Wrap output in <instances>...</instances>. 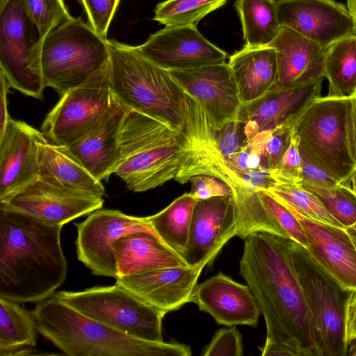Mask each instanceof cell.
<instances>
[{
	"label": "cell",
	"mask_w": 356,
	"mask_h": 356,
	"mask_svg": "<svg viewBox=\"0 0 356 356\" xmlns=\"http://www.w3.org/2000/svg\"><path fill=\"white\" fill-rule=\"evenodd\" d=\"M239 269L265 319L266 341L292 347L302 356H324L287 238L267 232L248 236Z\"/></svg>",
	"instance_id": "1"
},
{
	"label": "cell",
	"mask_w": 356,
	"mask_h": 356,
	"mask_svg": "<svg viewBox=\"0 0 356 356\" xmlns=\"http://www.w3.org/2000/svg\"><path fill=\"white\" fill-rule=\"evenodd\" d=\"M62 227L0 206V297L40 302L64 283Z\"/></svg>",
	"instance_id": "2"
},
{
	"label": "cell",
	"mask_w": 356,
	"mask_h": 356,
	"mask_svg": "<svg viewBox=\"0 0 356 356\" xmlns=\"http://www.w3.org/2000/svg\"><path fill=\"white\" fill-rule=\"evenodd\" d=\"M192 152L185 129L177 132L154 118L128 110L113 174L134 192L151 190L171 179L184 184L191 178Z\"/></svg>",
	"instance_id": "3"
},
{
	"label": "cell",
	"mask_w": 356,
	"mask_h": 356,
	"mask_svg": "<svg viewBox=\"0 0 356 356\" xmlns=\"http://www.w3.org/2000/svg\"><path fill=\"white\" fill-rule=\"evenodd\" d=\"M38 332L69 356H190V346L149 341L88 317L54 296L32 312Z\"/></svg>",
	"instance_id": "4"
},
{
	"label": "cell",
	"mask_w": 356,
	"mask_h": 356,
	"mask_svg": "<svg viewBox=\"0 0 356 356\" xmlns=\"http://www.w3.org/2000/svg\"><path fill=\"white\" fill-rule=\"evenodd\" d=\"M111 83L115 99L166 124L177 132L186 126L183 89L169 72L144 56L136 46L108 40Z\"/></svg>",
	"instance_id": "5"
},
{
	"label": "cell",
	"mask_w": 356,
	"mask_h": 356,
	"mask_svg": "<svg viewBox=\"0 0 356 356\" xmlns=\"http://www.w3.org/2000/svg\"><path fill=\"white\" fill-rule=\"evenodd\" d=\"M353 99L320 96L292 124L300 151L341 183L356 168Z\"/></svg>",
	"instance_id": "6"
},
{
	"label": "cell",
	"mask_w": 356,
	"mask_h": 356,
	"mask_svg": "<svg viewBox=\"0 0 356 356\" xmlns=\"http://www.w3.org/2000/svg\"><path fill=\"white\" fill-rule=\"evenodd\" d=\"M110 57L108 40L98 35L81 17H70L41 40L45 86L60 95L86 81Z\"/></svg>",
	"instance_id": "7"
},
{
	"label": "cell",
	"mask_w": 356,
	"mask_h": 356,
	"mask_svg": "<svg viewBox=\"0 0 356 356\" xmlns=\"http://www.w3.org/2000/svg\"><path fill=\"white\" fill-rule=\"evenodd\" d=\"M298 279L323 348L324 356L347 355L345 319L353 291L339 284L312 258L307 250L287 238Z\"/></svg>",
	"instance_id": "8"
},
{
	"label": "cell",
	"mask_w": 356,
	"mask_h": 356,
	"mask_svg": "<svg viewBox=\"0 0 356 356\" xmlns=\"http://www.w3.org/2000/svg\"><path fill=\"white\" fill-rule=\"evenodd\" d=\"M54 296L83 314L127 335L145 341H163L162 321L167 313L118 283L81 291H62Z\"/></svg>",
	"instance_id": "9"
},
{
	"label": "cell",
	"mask_w": 356,
	"mask_h": 356,
	"mask_svg": "<svg viewBox=\"0 0 356 356\" xmlns=\"http://www.w3.org/2000/svg\"><path fill=\"white\" fill-rule=\"evenodd\" d=\"M115 101L109 59L86 81L61 95L46 116L42 132L51 143L70 146L97 127Z\"/></svg>",
	"instance_id": "10"
},
{
	"label": "cell",
	"mask_w": 356,
	"mask_h": 356,
	"mask_svg": "<svg viewBox=\"0 0 356 356\" xmlns=\"http://www.w3.org/2000/svg\"><path fill=\"white\" fill-rule=\"evenodd\" d=\"M41 38L23 0H1L0 71L11 88L40 99L46 87L40 62Z\"/></svg>",
	"instance_id": "11"
},
{
	"label": "cell",
	"mask_w": 356,
	"mask_h": 356,
	"mask_svg": "<svg viewBox=\"0 0 356 356\" xmlns=\"http://www.w3.org/2000/svg\"><path fill=\"white\" fill-rule=\"evenodd\" d=\"M74 225L77 230L75 243L79 260L92 275L115 279L113 245L120 237L134 232H146L158 237L147 217L129 216L118 210L97 209Z\"/></svg>",
	"instance_id": "12"
},
{
	"label": "cell",
	"mask_w": 356,
	"mask_h": 356,
	"mask_svg": "<svg viewBox=\"0 0 356 356\" xmlns=\"http://www.w3.org/2000/svg\"><path fill=\"white\" fill-rule=\"evenodd\" d=\"M102 197H97L60 187L39 176L21 188L0 206L33 216L56 226L101 209Z\"/></svg>",
	"instance_id": "13"
},
{
	"label": "cell",
	"mask_w": 356,
	"mask_h": 356,
	"mask_svg": "<svg viewBox=\"0 0 356 356\" xmlns=\"http://www.w3.org/2000/svg\"><path fill=\"white\" fill-rule=\"evenodd\" d=\"M166 70H185L225 62L227 54L209 42L196 25L166 26L136 46Z\"/></svg>",
	"instance_id": "14"
},
{
	"label": "cell",
	"mask_w": 356,
	"mask_h": 356,
	"mask_svg": "<svg viewBox=\"0 0 356 356\" xmlns=\"http://www.w3.org/2000/svg\"><path fill=\"white\" fill-rule=\"evenodd\" d=\"M168 71L200 103L216 131L238 119L243 104L227 63Z\"/></svg>",
	"instance_id": "15"
},
{
	"label": "cell",
	"mask_w": 356,
	"mask_h": 356,
	"mask_svg": "<svg viewBox=\"0 0 356 356\" xmlns=\"http://www.w3.org/2000/svg\"><path fill=\"white\" fill-rule=\"evenodd\" d=\"M238 215L233 195L197 200L181 257L190 266L209 264L236 236Z\"/></svg>",
	"instance_id": "16"
},
{
	"label": "cell",
	"mask_w": 356,
	"mask_h": 356,
	"mask_svg": "<svg viewBox=\"0 0 356 356\" xmlns=\"http://www.w3.org/2000/svg\"><path fill=\"white\" fill-rule=\"evenodd\" d=\"M280 24L323 47L356 34L347 6L334 0H281L275 1Z\"/></svg>",
	"instance_id": "17"
},
{
	"label": "cell",
	"mask_w": 356,
	"mask_h": 356,
	"mask_svg": "<svg viewBox=\"0 0 356 356\" xmlns=\"http://www.w3.org/2000/svg\"><path fill=\"white\" fill-rule=\"evenodd\" d=\"M279 201L302 225L309 243L306 249L312 258L343 288L356 291V250L346 229L309 218Z\"/></svg>",
	"instance_id": "18"
},
{
	"label": "cell",
	"mask_w": 356,
	"mask_h": 356,
	"mask_svg": "<svg viewBox=\"0 0 356 356\" xmlns=\"http://www.w3.org/2000/svg\"><path fill=\"white\" fill-rule=\"evenodd\" d=\"M323 80L273 88L261 97L243 105L238 118L245 124L247 142L258 134L271 131L280 124L291 126L311 102L321 96Z\"/></svg>",
	"instance_id": "19"
},
{
	"label": "cell",
	"mask_w": 356,
	"mask_h": 356,
	"mask_svg": "<svg viewBox=\"0 0 356 356\" xmlns=\"http://www.w3.org/2000/svg\"><path fill=\"white\" fill-rule=\"evenodd\" d=\"M204 265L143 271L116 278L139 298L166 313L192 302L193 294Z\"/></svg>",
	"instance_id": "20"
},
{
	"label": "cell",
	"mask_w": 356,
	"mask_h": 356,
	"mask_svg": "<svg viewBox=\"0 0 356 356\" xmlns=\"http://www.w3.org/2000/svg\"><path fill=\"white\" fill-rule=\"evenodd\" d=\"M192 302L218 324L226 326L256 327L261 314L248 285L238 283L222 272L197 284Z\"/></svg>",
	"instance_id": "21"
},
{
	"label": "cell",
	"mask_w": 356,
	"mask_h": 356,
	"mask_svg": "<svg viewBox=\"0 0 356 356\" xmlns=\"http://www.w3.org/2000/svg\"><path fill=\"white\" fill-rule=\"evenodd\" d=\"M40 132L23 121L8 120L0 136V202L39 176Z\"/></svg>",
	"instance_id": "22"
},
{
	"label": "cell",
	"mask_w": 356,
	"mask_h": 356,
	"mask_svg": "<svg viewBox=\"0 0 356 356\" xmlns=\"http://www.w3.org/2000/svg\"><path fill=\"white\" fill-rule=\"evenodd\" d=\"M268 44L276 52L277 76L274 88L300 86L325 78V47L318 43L281 26Z\"/></svg>",
	"instance_id": "23"
},
{
	"label": "cell",
	"mask_w": 356,
	"mask_h": 356,
	"mask_svg": "<svg viewBox=\"0 0 356 356\" xmlns=\"http://www.w3.org/2000/svg\"><path fill=\"white\" fill-rule=\"evenodd\" d=\"M127 109L116 99L106 118L84 137L66 147L97 179L113 173L120 158V137Z\"/></svg>",
	"instance_id": "24"
},
{
	"label": "cell",
	"mask_w": 356,
	"mask_h": 356,
	"mask_svg": "<svg viewBox=\"0 0 356 356\" xmlns=\"http://www.w3.org/2000/svg\"><path fill=\"white\" fill-rule=\"evenodd\" d=\"M227 63L243 105L261 97L276 84V52L270 44L245 45L229 56Z\"/></svg>",
	"instance_id": "25"
},
{
	"label": "cell",
	"mask_w": 356,
	"mask_h": 356,
	"mask_svg": "<svg viewBox=\"0 0 356 356\" xmlns=\"http://www.w3.org/2000/svg\"><path fill=\"white\" fill-rule=\"evenodd\" d=\"M117 277L143 271L188 266L184 258L158 237L134 232L120 237L113 245Z\"/></svg>",
	"instance_id": "26"
},
{
	"label": "cell",
	"mask_w": 356,
	"mask_h": 356,
	"mask_svg": "<svg viewBox=\"0 0 356 356\" xmlns=\"http://www.w3.org/2000/svg\"><path fill=\"white\" fill-rule=\"evenodd\" d=\"M39 177L67 189L102 197L105 188L65 146L49 142L40 131L37 140Z\"/></svg>",
	"instance_id": "27"
},
{
	"label": "cell",
	"mask_w": 356,
	"mask_h": 356,
	"mask_svg": "<svg viewBox=\"0 0 356 356\" xmlns=\"http://www.w3.org/2000/svg\"><path fill=\"white\" fill-rule=\"evenodd\" d=\"M323 75L329 82L327 96H356V34L342 38L325 48Z\"/></svg>",
	"instance_id": "28"
},
{
	"label": "cell",
	"mask_w": 356,
	"mask_h": 356,
	"mask_svg": "<svg viewBox=\"0 0 356 356\" xmlns=\"http://www.w3.org/2000/svg\"><path fill=\"white\" fill-rule=\"evenodd\" d=\"M197 200L190 192L185 193L159 213L147 217L159 238L180 256L187 246Z\"/></svg>",
	"instance_id": "29"
},
{
	"label": "cell",
	"mask_w": 356,
	"mask_h": 356,
	"mask_svg": "<svg viewBox=\"0 0 356 356\" xmlns=\"http://www.w3.org/2000/svg\"><path fill=\"white\" fill-rule=\"evenodd\" d=\"M18 303L0 297L1 356H10L18 349L36 345L38 330L33 314Z\"/></svg>",
	"instance_id": "30"
},
{
	"label": "cell",
	"mask_w": 356,
	"mask_h": 356,
	"mask_svg": "<svg viewBox=\"0 0 356 356\" xmlns=\"http://www.w3.org/2000/svg\"><path fill=\"white\" fill-rule=\"evenodd\" d=\"M247 46L266 45L277 35L280 24L276 3L272 0H236Z\"/></svg>",
	"instance_id": "31"
},
{
	"label": "cell",
	"mask_w": 356,
	"mask_h": 356,
	"mask_svg": "<svg viewBox=\"0 0 356 356\" xmlns=\"http://www.w3.org/2000/svg\"><path fill=\"white\" fill-rule=\"evenodd\" d=\"M238 221L236 236L245 239L257 232L287 238L286 234L261 202L258 191L243 186L232 188Z\"/></svg>",
	"instance_id": "32"
},
{
	"label": "cell",
	"mask_w": 356,
	"mask_h": 356,
	"mask_svg": "<svg viewBox=\"0 0 356 356\" xmlns=\"http://www.w3.org/2000/svg\"><path fill=\"white\" fill-rule=\"evenodd\" d=\"M227 0H165L157 4L153 20L166 26L197 24Z\"/></svg>",
	"instance_id": "33"
},
{
	"label": "cell",
	"mask_w": 356,
	"mask_h": 356,
	"mask_svg": "<svg viewBox=\"0 0 356 356\" xmlns=\"http://www.w3.org/2000/svg\"><path fill=\"white\" fill-rule=\"evenodd\" d=\"M266 191L309 218L345 228L326 209L316 196L298 184L275 183Z\"/></svg>",
	"instance_id": "34"
},
{
	"label": "cell",
	"mask_w": 356,
	"mask_h": 356,
	"mask_svg": "<svg viewBox=\"0 0 356 356\" xmlns=\"http://www.w3.org/2000/svg\"><path fill=\"white\" fill-rule=\"evenodd\" d=\"M313 193L345 228L356 222V193L348 182L324 188L298 184Z\"/></svg>",
	"instance_id": "35"
},
{
	"label": "cell",
	"mask_w": 356,
	"mask_h": 356,
	"mask_svg": "<svg viewBox=\"0 0 356 356\" xmlns=\"http://www.w3.org/2000/svg\"><path fill=\"white\" fill-rule=\"evenodd\" d=\"M28 16L35 25L41 40L55 27L72 16L63 0H23Z\"/></svg>",
	"instance_id": "36"
},
{
	"label": "cell",
	"mask_w": 356,
	"mask_h": 356,
	"mask_svg": "<svg viewBox=\"0 0 356 356\" xmlns=\"http://www.w3.org/2000/svg\"><path fill=\"white\" fill-rule=\"evenodd\" d=\"M258 194L263 205L285 232L287 238L308 248L309 243L305 230L294 214L266 191H258Z\"/></svg>",
	"instance_id": "37"
},
{
	"label": "cell",
	"mask_w": 356,
	"mask_h": 356,
	"mask_svg": "<svg viewBox=\"0 0 356 356\" xmlns=\"http://www.w3.org/2000/svg\"><path fill=\"white\" fill-rule=\"evenodd\" d=\"M87 15L88 24L106 38L108 29L120 0H79Z\"/></svg>",
	"instance_id": "38"
},
{
	"label": "cell",
	"mask_w": 356,
	"mask_h": 356,
	"mask_svg": "<svg viewBox=\"0 0 356 356\" xmlns=\"http://www.w3.org/2000/svg\"><path fill=\"white\" fill-rule=\"evenodd\" d=\"M243 354L242 337L235 327L218 330L211 342L204 347L202 356H241Z\"/></svg>",
	"instance_id": "39"
},
{
	"label": "cell",
	"mask_w": 356,
	"mask_h": 356,
	"mask_svg": "<svg viewBox=\"0 0 356 356\" xmlns=\"http://www.w3.org/2000/svg\"><path fill=\"white\" fill-rule=\"evenodd\" d=\"M302 165V156L296 137L292 134L290 143L277 168L270 172L275 183L297 184Z\"/></svg>",
	"instance_id": "40"
},
{
	"label": "cell",
	"mask_w": 356,
	"mask_h": 356,
	"mask_svg": "<svg viewBox=\"0 0 356 356\" xmlns=\"http://www.w3.org/2000/svg\"><path fill=\"white\" fill-rule=\"evenodd\" d=\"M216 140L218 150L227 161L247 143L244 123L238 118L229 122L216 131Z\"/></svg>",
	"instance_id": "41"
},
{
	"label": "cell",
	"mask_w": 356,
	"mask_h": 356,
	"mask_svg": "<svg viewBox=\"0 0 356 356\" xmlns=\"http://www.w3.org/2000/svg\"><path fill=\"white\" fill-rule=\"evenodd\" d=\"M292 134V127L289 124H280L269 131L265 144V157L270 172L278 165L290 143Z\"/></svg>",
	"instance_id": "42"
},
{
	"label": "cell",
	"mask_w": 356,
	"mask_h": 356,
	"mask_svg": "<svg viewBox=\"0 0 356 356\" xmlns=\"http://www.w3.org/2000/svg\"><path fill=\"white\" fill-rule=\"evenodd\" d=\"M188 181L191 184L190 193L197 200L232 194V188L229 184L213 175H195L191 177Z\"/></svg>",
	"instance_id": "43"
},
{
	"label": "cell",
	"mask_w": 356,
	"mask_h": 356,
	"mask_svg": "<svg viewBox=\"0 0 356 356\" xmlns=\"http://www.w3.org/2000/svg\"><path fill=\"white\" fill-rule=\"evenodd\" d=\"M302 165L297 184H306L318 188H329L337 186L338 181L325 170L302 154Z\"/></svg>",
	"instance_id": "44"
},
{
	"label": "cell",
	"mask_w": 356,
	"mask_h": 356,
	"mask_svg": "<svg viewBox=\"0 0 356 356\" xmlns=\"http://www.w3.org/2000/svg\"><path fill=\"white\" fill-rule=\"evenodd\" d=\"M243 186L254 191H266L275 181L270 172L262 168L250 170L239 174Z\"/></svg>",
	"instance_id": "45"
},
{
	"label": "cell",
	"mask_w": 356,
	"mask_h": 356,
	"mask_svg": "<svg viewBox=\"0 0 356 356\" xmlns=\"http://www.w3.org/2000/svg\"><path fill=\"white\" fill-rule=\"evenodd\" d=\"M346 339L349 343L356 338V291H352L348 299L345 319Z\"/></svg>",
	"instance_id": "46"
},
{
	"label": "cell",
	"mask_w": 356,
	"mask_h": 356,
	"mask_svg": "<svg viewBox=\"0 0 356 356\" xmlns=\"http://www.w3.org/2000/svg\"><path fill=\"white\" fill-rule=\"evenodd\" d=\"M0 136L3 134L10 116L8 112L7 94L10 86L4 75L0 71Z\"/></svg>",
	"instance_id": "47"
},
{
	"label": "cell",
	"mask_w": 356,
	"mask_h": 356,
	"mask_svg": "<svg viewBox=\"0 0 356 356\" xmlns=\"http://www.w3.org/2000/svg\"><path fill=\"white\" fill-rule=\"evenodd\" d=\"M259 349L263 356H302L298 350L292 347L270 341H266Z\"/></svg>",
	"instance_id": "48"
},
{
	"label": "cell",
	"mask_w": 356,
	"mask_h": 356,
	"mask_svg": "<svg viewBox=\"0 0 356 356\" xmlns=\"http://www.w3.org/2000/svg\"><path fill=\"white\" fill-rule=\"evenodd\" d=\"M347 7L356 27V0H347Z\"/></svg>",
	"instance_id": "49"
},
{
	"label": "cell",
	"mask_w": 356,
	"mask_h": 356,
	"mask_svg": "<svg viewBox=\"0 0 356 356\" xmlns=\"http://www.w3.org/2000/svg\"><path fill=\"white\" fill-rule=\"evenodd\" d=\"M356 250V222L351 226L346 228Z\"/></svg>",
	"instance_id": "50"
},
{
	"label": "cell",
	"mask_w": 356,
	"mask_h": 356,
	"mask_svg": "<svg viewBox=\"0 0 356 356\" xmlns=\"http://www.w3.org/2000/svg\"><path fill=\"white\" fill-rule=\"evenodd\" d=\"M347 355L356 356V338L348 343Z\"/></svg>",
	"instance_id": "51"
},
{
	"label": "cell",
	"mask_w": 356,
	"mask_h": 356,
	"mask_svg": "<svg viewBox=\"0 0 356 356\" xmlns=\"http://www.w3.org/2000/svg\"><path fill=\"white\" fill-rule=\"evenodd\" d=\"M350 181L352 182V188H353V191H355V193H356V168H355L353 174L352 175Z\"/></svg>",
	"instance_id": "52"
},
{
	"label": "cell",
	"mask_w": 356,
	"mask_h": 356,
	"mask_svg": "<svg viewBox=\"0 0 356 356\" xmlns=\"http://www.w3.org/2000/svg\"><path fill=\"white\" fill-rule=\"evenodd\" d=\"M353 108H354L355 134V141H356V96L354 97V99H353Z\"/></svg>",
	"instance_id": "53"
},
{
	"label": "cell",
	"mask_w": 356,
	"mask_h": 356,
	"mask_svg": "<svg viewBox=\"0 0 356 356\" xmlns=\"http://www.w3.org/2000/svg\"><path fill=\"white\" fill-rule=\"evenodd\" d=\"M273 1H281V0H272Z\"/></svg>",
	"instance_id": "54"
}]
</instances>
